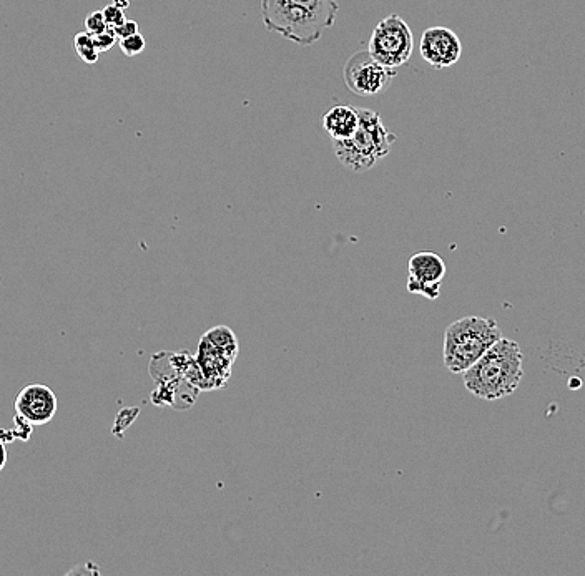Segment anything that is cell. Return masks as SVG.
<instances>
[{
	"label": "cell",
	"mask_w": 585,
	"mask_h": 576,
	"mask_svg": "<svg viewBox=\"0 0 585 576\" xmlns=\"http://www.w3.org/2000/svg\"><path fill=\"white\" fill-rule=\"evenodd\" d=\"M414 49L413 30L399 15H388L374 27L368 52L376 62L396 70L408 64Z\"/></svg>",
	"instance_id": "6"
},
{
	"label": "cell",
	"mask_w": 585,
	"mask_h": 576,
	"mask_svg": "<svg viewBox=\"0 0 585 576\" xmlns=\"http://www.w3.org/2000/svg\"><path fill=\"white\" fill-rule=\"evenodd\" d=\"M448 273L444 259L433 251H421L409 258L408 291L423 298L438 299L443 279Z\"/></svg>",
	"instance_id": "8"
},
{
	"label": "cell",
	"mask_w": 585,
	"mask_h": 576,
	"mask_svg": "<svg viewBox=\"0 0 585 576\" xmlns=\"http://www.w3.org/2000/svg\"><path fill=\"white\" fill-rule=\"evenodd\" d=\"M419 54L433 69H448L461 59L463 44L456 32L448 27H429L421 35Z\"/></svg>",
	"instance_id": "9"
},
{
	"label": "cell",
	"mask_w": 585,
	"mask_h": 576,
	"mask_svg": "<svg viewBox=\"0 0 585 576\" xmlns=\"http://www.w3.org/2000/svg\"><path fill=\"white\" fill-rule=\"evenodd\" d=\"M502 337L496 319L479 316L458 319L444 332V366L453 374H463Z\"/></svg>",
	"instance_id": "3"
},
{
	"label": "cell",
	"mask_w": 585,
	"mask_h": 576,
	"mask_svg": "<svg viewBox=\"0 0 585 576\" xmlns=\"http://www.w3.org/2000/svg\"><path fill=\"white\" fill-rule=\"evenodd\" d=\"M338 12V0H261L266 29L301 47L320 42L335 25Z\"/></svg>",
	"instance_id": "1"
},
{
	"label": "cell",
	"mask_w": 585,
	"mask_h": 576,
	"mask_svg": "<svg viewBox=\"0 0 585 576\" xmlns=\"http://www.w3.org/2000/svg\"><path fill=\"white\" fill-rule=\"evenodd\" d=\"M358 125V108L351 105H336L323 117V128L333 142L353 137L354 132L358 130Z\"/></svg>",
	"instance_id": "11"
},
{
	"label": "cell",
	"mask_w": 585,
	"mask_h": 576,
	"mask_svg": "<svg viewBox=\"0 0 585 576\" xmlns=\"http://www.w3.org/2000/svg\"><path fill=\"white\" fill-rule=\"evenodd\" d=\"M358 113V130L353 137L333 142V147L341 165L354 173H363L371 170L379 160L388 157L396 142V135L384 127L383 118L378 112L358 108Z\"/></svg>",
	"instance_id": "4"
},
{
	"label": "cell",
	"mask_w": 585,
	"mask_h": 576,
	"mask_svg": "<svg viewBox=\"0 0 585 576\" xmlns=\"http://www.w3.org/2000/svg\"><path fill=\"white\" fill-rule=\"evenodd\" d=\"M102 12H104L105 20H107L110 29H117L118 25H122L127 20L122 7H118L117 4L107 5Z\"/></svg>",
	"instance_id": "16"
},
{
	"label": "cell",
	"mask_w": 585,
	"mask_h": 576,
	"mask_svg": "<svg viewBox=\"0 0 585 576\" xmlns=\"http://www.w3.org/2000/svg\"><path fill=\"white\" fill-rule=\"evenodd\" d=\"M346 87L354 95L359 97H376L389 87L396 77V70L388 69L371 57L368 50L354 54L346 62L345 70Z\"/></svg>",
	"instance_id": "7"
},
{
	"label": "cell",
	"mask_w": 585,
	"mask_h": 576,
	"mask_svg": "<svg viewBox=\"0 0 585 576\" xmlns=\"http://www.w3.org/2000/svg\"><path fill=\"white\" fill-rule=\"evenodd\" d=\"M15 415L30 425L49 424L57 414V396L49 386L30 384L17 394Z\"/></svg>",
	"instance_id": "10"
},
{
	"label": "cell",
	"mask_w": 585,
	"mask_h": 576,
	"mask_svg": "<svg viewBox=\"0 0 585 576\" xmlns=\"http://www.w3.org/2000/svg\"><path fill=\"white\" fill-rule=\"evenodd\" d=\"M521 347L502 337L484 356L463 372V382L472 396L482 401H499L516 392L524 377Z\"/></svg>",
	"instance_id": "2"
},
{
	"label": "cell",
	"mask_w": 585,
	"mask_h": 576,
	"mask_svg": "<svg viewBox=\"0 0 585 576\" xmlns=\"http://www.w3.org/2000/svg\"><path fill=\"white\" fill-rule=\"evenodd\" d=\"M109 29V24H107V20H105L104 12H102V10H95L92 14L87 15V19H85V30H87L89 34H102V32Z\"/></svg>",
	"instance_id": "14"
},
{
	"label": "cell",
	"mask_w": 585,
	"mask_h": 576,
	"mask_svg": "<svg viewBox=\"0 0 585 576\" xmlns=\"http://www.w3.org/2000/svg\"><path fill=\"white\" fill-rule=\"evenodd\" d=\"M94 40L97 50H99L100 54H104V52L114 49L118 37L114 29H109L102 32V34L94 35Z\"/></svg>",
	"instance_id": "15"
},
{
	"label": "cell",
	"mask_w": 585,
	"mask_h": 576,
	"mask_svg": "<svg viewBox=\"0 0 585 576\" xmlns=\"http://www.w3.org/2000/svg\"><path fill=\"white\" fill-rule=\"evenodd\" d=\"M75 52L79 54L80 59L84 60L85 64H97L99 62L100 52L95 47L94 35L85 32H79L74 37Z\"/></svg>",
	"instance_id": "12"
},
{
	"label": "cell",
	"mask_w": 585,
	"mask_h": 576,
	"mask_svg": "<svg viewBox=\"0 0 585 576\" xmlns=\"http://www.w3.org/2000/svg\"><path fill=\"white\" fill-rule=\"evenodd\" d=\"M120 49L127 57H135V55L142 54L143 50H145V39H143V35L140 32L130 35L127 39L120 40Z\"/></svg>",
	"instance_id": "13"
},
{
	"label": "cell",
	"mask_w": 585,
	"mask_h": 576,
	"mask_svg": "<svg viewBox=\"0 0 585 576\" xmlns=\"http://www.w3.org/2000/svg\"><path fill=\"white\" fill-rule=\"evenodd\" d=\"M238 356V341L232 329L225 326L208 331L200 341L198 366L202 371V389H218L227 384L232 376L233 362Z\"/></svg>",
	"instance_id": "5"
},
{
	"label": "cell",
	"mask_w": 585,
	"mask_h": 576,
	"mask_svg": "<svg viewBox=\"0 0 585 576\" xmlns=\"http://www.w3.org/2000/svg\"><path fill=\"white\" fill-rule=\"evenodd\" d=\"M114 30L115 34H117L118 40L127 39L130 35H135L140 32L135 20H125L122 25H118L117 29Z\"/></svg>",
	"instance_id": "17"
},
{
	"label": "cell",
	"mask_w": 585,
	"mask_h": 576,
	"mask_svg": "<svg viewBox=\"0 0 585 576\" xmlns=\"http://www.w3.org/2000/svg\"><path fill=\"white\" fill-rule=\"evenodd\" d=\"M5 465H7V449L4 442L0 440V472L4 470Z\"/></svg>",
	"instance_id": "18"
}]
</instances>
